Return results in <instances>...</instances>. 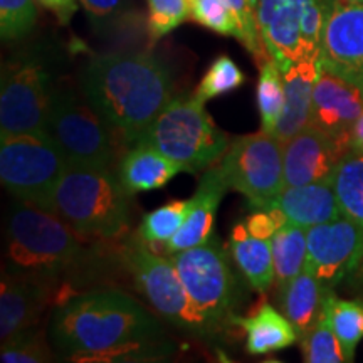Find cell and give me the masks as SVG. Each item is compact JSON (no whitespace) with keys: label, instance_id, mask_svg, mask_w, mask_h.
<instances>
[{"label":"cell","instance_id":"19","mask_svg":"<svg viewBox=\"0 0 363 363\" xmlns=\"http://www.w3.org/2000/svg\"><path fill=\"white\" fill-rule=\"evenodd\" d=\"M320 71V57L293 62L283 71L284 110L276 126V138L283 143L310 126L313 89Z\"/></svg>","mask_w":363,"mask_h":363},{"label":"cell","instance_id":"18","mask_svg":"<svg viewBox=\"0 0 363 363\" xmlns=\"http://www.w3.org/2000/svg\"><path fill=\"white\" fill-rule=\"evenodd\" d=\"M229 189L220 167L208 169L203 174L199 189L190 199V211L184 224L169 242L163 244L167 254H177L185 249L201 246L214 235L217 208Z\"/></svg>","mask_w":363,"mask_h":363},{"label":"cell","instance_id":"14","mask_svg":"<svg viewBox=\"0 0 363 363\" xmlns=\"http://www.w3.org/2000/svg\"><path fill=\"white\" fill-rule=\"evenodd\" d=\"M320 62L363 89V4L328 0Z\"/></svg>","mask_w":363,"mask_h":363},{"label":"cell","instance_id":"3","mask_svg":"<svg viewBox=\"0 0 363 363\" xmlns=\"http://www.w3.org/2000/svg\"><path fill=\"white\" fill-rule=\"evenodd\" d=\"M56 212L16 202L6 219V269L56 284L83 261L84 247Z\"/></svg>","mask_w":363,"mask_h":363},{"label":"cell","instance_id":"42","mask_svg":"<svg viewBox=\"0 0 363 363\" xmlns=\"http://www.w3.org/2000/svg\"><path fill=\"white\" fill-rule=\"evenodd\" d=\"M347 2H360V4H363V0H347Z\"/></svg>","mask_w":363,"mask_h":363},{"label":"cell","instance_id":"40","mask_svg":"<svg viewBox=\"0 0 363 363\" xmlns=\"http://www.w3.org/2000/svg\"><path fill=\"white\" fill-rule=\"evenodd\" d=\"M350 150L363 153V111L350 131Z\"/></svg>","mask_w":363,"mask_h":363},{"label":"cell","instance_id":"27","mask_svg":"<svg viewBox=\"0 0 363 363\" xmlns=\"http://www.w3.org/2000/svg\"><path fill=\"white\" fill-rule=\"evenodd\" d=\"M333 189L337 192L343 216L363 227V153L348 150L333 175Z\"/></svg>","mask_w":363,"mask_h":363},{"label":"cell","instance_id":"10","mask_svg":"<svg viewBox=\"0 0 363 363\" xmlns=\"http://www.w3.org/2000/svg\"><path fill=\"white\" fill-rule=\"evenodd\" d=\"M219 167L229 189L246 197L254 211L269 208L284 190L283 142L262 130L238 136Z\"/></svg>","mask_w":363,"mask_h":363},{"label":"cell","instance_id":"23","mask_svg":"<svg viewBox=\"0 0 363 363\" xmlns=\"http://www.w3.org/2000/svg\"><path fill=\"white\" fill-rule=\"evenodd\" d=\"M229 249L235 266L249 286L254 291L266 293L276 279L271 240L254 238L244 222H238L230 230Z\"/></svg>","mask_w":363,"mask_h":363},{"label":"cell","instance_id":"2","mask_svg":"<svg viewBox=\"0 0 363 363\" xmlns=\"http://www.w3.org/2000/svg\"><path fill=\"white\" fill-rule=\"evenodd\" d=\"M81 88L121 147H133L174 98L169 66L150 52H111L93 57Z\"/></svg>","mask_w":363,"mask_h":363},{"label":"cell","instance_id":"26","mask_svg":"<svg viewBox=\"0 0 363 363\" xmlns=\"http://www.w3.org/2000/svg\"><path fill=\"white\" fill-rule=\"evenodd\" d=\"M323 310L342 345L347 362L355 360V350L363 338V299H342L328 289Z\"/></svg>","mask_w":363,"mask_h":363},{"label":"cell","instance_id":"29","mask_svg":"<svg viewBox=\"0 0 363 363\" xmlns=\"http://www.w3.org/2000/svg\"><path fill=\"white\" fill-rule=\"evenodd\" d=\"M190 211V201H172L145 214L138 235L148 246L165 244L174 238Z\"/></svg>","mask_w":363,"mask_h":363},{"label":"cell","instance_id":"1","mask_svg":"<svg viewBox=\"0 0 363 363\" xmlns=\"http://www.w3.org/2000/svg\"><path fill=\"white\" fill-rule=\"evenodd\" d=\"M158 321L126 293L94 289L59 303L49 338L59 357L76 362L157 360L169 353Z\"/></svg>","mask_w":363,"mask_h":363},{"label":"cell","instance_id":"37","mask_svg":"<svg viewBox=\"0 0 363 363\" xmlns=\"http://www.w3.org/2000/svg\"><path fill=\"white\" fill-rule=\"evenodd\" d=\"M244 224H246L249 234L254 235V238L271 240L272 235L278 233L281 227L289 224V222L278 207H269L256 211L244 220Z\"/></svg>","mask_w":363,"mask_h":363},{"label":"cell","instance_id":"13","mask_svg":"<svg viewBox=\"0 0 363 363\" xmlns=\"http://www.w3.org/2000/svg\"><path fill=\"white\" fill-rule=\"evenodd\" d=\"M308 264L326 289L353 278L363 266V227L347 216L306 229Z\"/></svg>","mask_w":363,"mask_h":363},{"label":"cell","instance_id":"25","mask_svg":"<svg viewBox=\"0 0 363 363\" xmlns=\"http://www.w3.org/2000/svg\"><path fill=\"white\" fill-rule=\"evenodd\" d=\"M271 249L276 281L281 288L296 278L308 264L306 229L286 224L271 238Z\"/></svg>","mask_w":363,"mask_h":363},{"label":"cell","instance_id":"6","mask_svg":"<svg viewBox=\"0 0 363 363\" xmlns=\"http://www.w3.org/2000/svg\"><path fill=\"white\" fill-rule=\"evenodd\" d=\"M123 262L138 293L170 325L197 338L211 340L220 335L194 305L172 259L153 252L138 234L125 242Z\"/></svg>","mask_w":363,"mask_h":363},{"label":"cell","instance_id":"34","mask_svg":"<svg viewBox=\"0 0 363 363\" xmlns=\"http://www.w3.org/2000/svg\"><path fill=\"white\" fill-rule=\"evenodd\" d=\"M38 19L35 0H0V35L4 40L24 38Z\"/></svg>","mask_w":363,"mask_h":363},{"label":"cell","instance_id":"31","mask_svg":"<svg viewBox=\"0 0 363 363\" xmlns=\"http://www.w3.org/2000/svg\"><path fill=\"white\" fill-rule=\"evenodd\" d=\"M190 19L212 33L240 40V26L227 0H187Z\"/></svg>","mask_w":363,"mask_h":363},{"label":"cell","instance_id":"7","mask_svg":"<svg viewBox=\"0 0 363 363\" xmlns=\"http://www.w3.org/2000/svg\"><path fill=\"white\" fill-rule=\"evenodd\" d=\"M67 160L49 133L0 136V180L22 202L56 212Z\"/></svg>","mask_w":363,"mask_h":363},{"label":"cell","instance_id":"24","mask_svg":"<svg viewBox=\"0 0 363 363\" xmlns=\"http://www.w3.org/2000/svg\"><path fill=\"white\" fill-rule=\"evenodd\" d=\"M326 291L328 289L313 274L310 267H305L296 278L281 286V311L291 321L299 338L308 333L321 316Z\"/></svg>","mask_w":363,"mask_h":363},{"label":"cell","instance_id":"11","mask_svg":"<svg viewBox=\"0 0 363 363\" xmlns=\"http://www.w3.org/2000/svg\"><path fill=\"white\" fill-rule=\"evenodd\" d=\"M48 133L65 153L67 165L110 169L116 157L111 130L91 106L72 91H54Z\"/></svg>","mask_w":363,"mask_h":363},{"label":"cell","instance_id":"12","mask_svg":"<svg viewBox=\"0 0 363 363\" xmlns=\"http://www.w3.org/2000/svg\"><path fill=\"white\" fill-rule=\"evenodd\" d=\"M54 99L49 72L35 59L4 65L0 84V136L48 133Z\"/></svg>","mask_w":363,"mask_h":363},{"label":"cell","instance_id":"36","mask_svg":"<svg viewBox=\"0 0 363 363\" xmlns=\"http://www.w3.org/2000/svg\"><path fill=\"white\" fill-rule=\"evenodd\" d=\"M233 7L235 16H238L240 26V40L239 43L247 49L249 52L256 57V61H267L264 44H262L259 27L256 19V0H227Z\"/></svg>","mask_w":363,"mask_h":363},{"label":"cell","instance_id":"15","mask_svg":"<svg viewBox=\"0 0 363 363\" xmlns=\"http://www.w3.org/2000/svg\"><path fill=\"white\" fill-rule=\"evenodd\" d=\"M348 150L350 148L310 125L283 143L284 187L331 182L340 160Z\"/></svg>","mask_w":363,"mask_h":363},{"label":"cell","instance_id":"28","mask_svg":"<svg viewBox=\"0 0 363 363\" xmlns=\"http://www.w3.org/2000/svg\"><path fill=\"white\" fill-rule=\"evenodd\" d=\"M256 101L261 116V130L276 136V126L284 110V83L283 71L272 59H267L261 65Z\"/></svg>","mask_w":363,"mask_h":363},{"label":"cell","instance_id":"22","mask_svg":"<svg viewBox=\"0 0 363 363\" xmlns=\"http://www.w3.org/2000/svg\"><path fill=\"white\" fill-rule=\"evenodd\" d=\"M235 325L246 335V350L251 355H267L284 350L299 338L284 313L267 303H261L249 316H235Z\"/></svg>","mask_w":363,"mask_h":363},{"label":"cell","instance_id":"5","mask_svg":"<svg viewBox=\"0 0 363 363\" xmlns=\"http://www.w3.org/2000/svg\"><path fill=\"white\" fill-rule=\"evenodd\" d=\"M203 104L195 93L172 98L136 143L153 147L190 174L208 169L225 155L230 142Z\"/></svg>","mask_w":363,"mask_h":363},{"label":"cell","instance_id":"33","mask_svg":"<svg viewBox=\"0 0 363 363\" xmlns=\"http://www.w3.org/2000/svg\"><path fill=\"white\" fill-rule=\"evenodd\" d=\"M147 30L152 44L190 19L187 0H147Z\"/></svg>","mask_w":363,"mask_h":363},{"label":"cell","instance_id":"8","mask_svg":"<svg viewBox=\"0 0 363 363\" xmlns=\"http://www.w3.org/2000/svg\"><path fill=\"white\" fill-rule=\"evenodd\" d=\"M170 259L194 305L217 331L233 326L242 303V288L219 238L212 235L201 246L172 254Z\"/></svg>","mask_w":363,"mask_h":363},{"label":"cell","instance_id":"35","mask_svg":"<svg viewBox=\"0 0 363 363\" xmlns=\"http://www.w3.org/2000/svg\"><path fill=\"white\" fill-rule=\"evenodd\" d=\"M52 357L43 335L33 330L2 343L0 350V360L4 363H44L52 362Z\"/></svg>","mask_w":363,"mask_h":363},{"label":"cell","instance_id":"21","mask_svg":"<svg viewBox=\"0 0 363 363\" xmlns=\"http://www.w3.org/2000/svg\"><path fill=\"white\" fill-rule=\"evenodd\" d=\"M180 172H185L180 163L143 143L133 145L118 165V177L131 194L165 187Z\"/></svg>","mask_w":363,"mask_h":363},{"label":"cell","instance_id":"32","mask_svg":"<svg viewBox=\"0 0 363 363\" xmlns=\"http://www.w3.org/2000/svg\"><path fill=\"white\" fill-rule=\"evenodd\" d=\"M246 83V74L240 71V67L229 56H219L208 67L201 84H199L197 94L203 101L214 99L222 94L235 91Z\"/></svg>","mask_w":363,"mask_h":363},{"label":"cell","instance_id":"17","mask_svg":"<svg viewBox=\"0 0 363 363\" xmlns=\"http://www.w3.org/2000/svg\"><path fill=\"white\" fill-rule=\"evenodd\" d=\"M54 284L33 276L2 271L0 284V342L30 331L48 306Z\"/></svg>","mask_w":363,"mask_h":363},{"label":"cell","instance_id":"9","mask_svg":"<svg viewBox=\"0 0 363 363\" xmlns=\"http://www.w3.org/2000/svg\"><path fill=\"white\" fill-rule=\"evenodd\" d=\"M328 0H256L259 34L281 71L320 57Z\"/></svg>","mask_w":363,"mask_h":363},{"label":"cell","instance_id":"4","mask_svg":"<svg viewBox=\"0 0 363 363\" xmlns=\"http://www.w3.org/2000/svg\"><path fill=\"white\" fill-rule=\"evenodd\" d=\"M131 197L110 169L67 165L56 190V214L79 235L115 239L130 227Z\"/></svg>","mask_w":363,"mask_h":363},{"label":"cell","instance_id":"38","mask_svg":"<svg viewBox=\"0 0 363 363\" xmlns=\"http://www.w3.org/2000/svg\"><path fill=\"white\" fill-rule=\"evenodd\" d=\"M89 21L96 27L110 26L130 7V0H79Z\"/></svg>","mask_w":363,"mask_h":363},{"label":"cell","instance_id":"39","mask_svg":"<svg viewBox=\"0 0 363 363\" xmlns=\"http://www.w3.org/2000/svg\"><path fill=\"white\" fill-rule=\"evenodd\" d=\"M40 6L51 11L61 24H69L71 17L78 11V0H35Z\"/></svg>","mask_w":363,"mask_h":363},{"label":"cell","instance_id":"20","mask_svg":"<svg viewBox=\"0 0 363 363\" xmlns=\"http://www.w3.org/2000/svg\"><path fill=\"white\" fill-rule=\"evenodd\" d=\"M271 207H278L289 224L303 229H310L313 225L325 224L343 216L333 189V180L284 187Z\"/></svg>","mask_w":363,"mask_h":363},{"label":"cell","instance_id":"41","mask_svg":"<svg viewBox=\"0 0 363 363\" xmlns=\"http://www.w3.org/2000/svg\"><path fill=\"white\" fill-rule=\"evenodd\" d=\"M358 279H363V266H362V271H360V276H358Z\"/></svg>","mask_w":363,"mask_h":363},{"label":"cell","instance_id":"16","mask_svg":"<svg viewBox=\"0 0 363 363\" xmlns=\"http://www.w3.org/2000/svg\"><path fill=\"white\" fill-rule=\"evenodd\" d=\"M363 111V89L321 67L313 89L311 126L350 148V131Z\"/></svg>","mask_w":363,"mask_h":363},{"label":"cell","instance_id":"30","mask_svg":"<svg viewBox=\"0 0 363 363\" xmlns=\"http://www.w3.org/2000/svg\"><path fill=\"white\" fill-rule=\"evenodd\" d=\"M301 352L303 360L308 363L347 362L342 345L325 310L321 311V316L311 326V330L301 337Z\"/></svg>","mask_w":363,"mask_h":363}]
</instances>
